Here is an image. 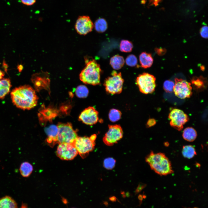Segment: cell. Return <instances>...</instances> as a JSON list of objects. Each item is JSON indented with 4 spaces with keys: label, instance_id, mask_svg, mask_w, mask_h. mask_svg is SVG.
Instances as JSON below:
<instances>
[{
    "label": "cell",
    "instance_id": "1",
    "mask_svg": "<svg viewBox=\"0 0 208 208\" xmlns=\"http://www.w3.org/2000/svg\"><path fill=\"white\" fill-rule=\"evenodd\" d=\"M10 96L13 104L23 110H30L34 107L38 99L35 90L30 86L27 85L14 88Z\"/></svg>",
    "mask_w": 208,
    "mask_h": 208
},
{
    "label": "cell",
    "instance_id": "2",
    "mask_svg": "<svg viewBox=\"0 0 208 208\" xmlns=\"http://www.w3.org/2000/svg\"><path fill=\"white\" fill-rule=\"evenodd\" d=\"M145 160L151 169L160 175H166L173 172L170 161L164 153H155L151 151L146 157Z\"/></svg>",
    "mask_w": 208,
    "mask_h": 208
},
{
    "label": "cell",
    "instance_id": "3",
    "mask_svg": "<svg viewBox=\"0 0 208 208\" xmlns=\"http://www.w3.org/2000/svg\"><path fill=\"white\" fill-rule=\"evenodd\" d=\"M86 66L79 74L81 81L86 84L94 86L100 83L101 71L100 65L93 59L85 58Z\"/></svg>",
    "mask_w": 208,
    "mask_h": 208
},
{
    "label": "cell",
    "instance_id": "4",
    "mask_svg": "<svg viewBox=\"0 0 208 208\" xmlns=\"http://www.w3.org/2000/svg\"><path fill=\"white\" fill-rule=\"evenodd\" d=\"M96 138V135L94 134L90 137H78L76 139L73 144L82 158L86 157L93 150Z\"/></svg>",
    "mask_w": 208,
    "mask_h": 208
},
{
    "label": "cell",
    "instance_id": "5",
    "mask_svg": "<svg viewBox=\"0 0 208 208\" xmlns=\"http://www.w3.org/2000/svg\"><path fill=\"white\" fill-rule=\"evenodd\" d=\"M57 125L58 129V143L73 144L78 136L76 130L73 129L71 123L58 122Z\"/></svg>",
    "mask_w": 208,
    "mask_h": 208
},
{
    "label": "cell",
    "instance_id": "6",
    "mask_svg": "<svg viewBox=\"0 0 208 208\" xmlns=\"http://www.w3.org/2000/svg\"><path fill=\"white\" fill-rule=\"evenodd\" d=\"M111 75L104 81V86L105 90L107 92L112 94H120L122 92L124 82L121 73H118L113 70L111 73Z\"/></svg>",
    "mask_w": 208,
    "mask_h": 208
},
{
    "label": "cell",
    "instance_id": "7",
    "mask_svg": "<svg viewBox=\"0 0 208 208\" xmlns=\"http://www.w3.org/2000/svg\"><path fill=\"white\" fill-rule=\"evenodd\" d=\"M156 78L147 73H143L138 75L136 79V84L142 93L148 94L153 92L156 86Z\"/></svg>",
    "mask_w": 208,
    "mask_h": 208
},
{
    "label": "cell",
    "instance_id": "8",
    "mask_svg": "<svg viewBox=\"0 0 208 208\" xmlns=\"http://www.w3.org/2000/svg\"><path fill=\"white\" fill-rule=\"evenodd\" d=\"M168 118L171 126L178 131L181 130L183 125L189 120L188 116L182 110L174 109L170 112Z\"/></svg>",
    "mask_w": 208,
    "mask_h": 208
},
{
    "label": "cell",
    "instance_id": "9",
    "mask_svg": "<svg viewBox=\"0 0 208 208\" xmlns=\"http://www.w3.org/2000/svg\"><path fill=\"white\" fill-rule=\"evenodd\" d=\"M123 133L119 125H109L108 130L103 138V141L107 146H112L122 138Z\"/></svg>",
    "mask_w": 208,
    "mask_h": 208
},
{
    "label": "cell",
    "instance_id": "10",
    "mask_svg": "<svg viewBox=\"0 0 208 208\" xmlns=\"http://www.w3.org/2000/svg\"><path fill=\"white\" fill-rule=\"evenodd\" d=\"M174 81L173 91L175 95L182 99L190 98L192 94L191 83L181 79L176 78Z\"/></svg>",
    "mask_w": 208,
    "mask_h": 208
},
{
    "label": "cell",
    "instance_id": "11",
    "mask_svg": "<svg viewBox=\"0 0 208 208\" xmlns=\"http://www.w3.org/2000/svg\"><path fill=\"white\" fill-rule=\"evenodd\" d=\"M56 154L57 156L62 160H70L73 159L78 153L73 144L62 143L59 144Z\"/></svg>",
    "mask_w": 208,
    "mask_h": 208
},
{
    "label": "cell",
    "instance_id": "12",
    "mask_svg": "<svg viewBox=\"0 0 208 208\" xmlns=\"http://www.w3.org/2000/svg\"><path fill=\"white\" fill-rule=\"evenodd\" d=\"M94 24L89 16H81L78 17L75 25L77 32L80 35H85L92 31Z\"/></svg>",
    "mask_w": 208,
    "mask_h": 208
},
{
    "label": "cell",
    "instance_id": "13",
    "mask_svg": "<svg viewBox=\"0 0 208 208\" xmlns=\"http://www.w3.org/2000/svg\"><path fill=\"white\" fill-rule=\"evenodd\" d=\"M98 114V112L94 107H89L81 113L79 120L86 125H93L99 120Z\"/></svg>",
    "mask_w": 208,
    "mask_h": 208
},
{
    "label": "cell",
    "instance_id": "14",
    "mask_svg": "<svg viewBox=\"0 0 208 208\" xmlns=\"http://www.w3.org/2000/svg\"><path fill=\"white\" fill-rule=\"evenodd\" d=\"M44 130L47 136V142L49 146L53 147L56 143H58V129L57 125H51L45 127Z\"/></svg>",
    "mask_w": 208,
    "mask_h": 208
},
{
    "label": "cell",
    "instance_id": "15",
    "mask_svg": "<svg viewBox=\"0 0 208 208\" xmlns=\"http://www.w3.org/2000/svg\"><path fill=\"white\" fill-rule=\"evenodd\" d=\"M31 80L36 89L38 90L40 86L49 83L50 80L48 73L42 72L34 74L32 76Z\"/></svg>",
    "mask_w": 208,
    "mask_h": 208
},
{
    "label": "cell",
    "instance_id": "16",
    "mask_svg": "<svg viewBox=\"0 0 208 208\" xmlns=\"http://www.w3.org/2000/svg\"><path fill=\"white\" fill-rule=\"evenodd\" d=\"M10 80L8 78L0 80V99H4L10 92L11 87Z\"/></svg>",
    "mask_w": 208,
    "mask_h": 208
},
{
    "label": "cell",
    "instance_id": "17",
    "mask_svg": "<svg viewBox=\"0 0 208 208\" xmlns=\"http://www.w3.org/2000/svg\"><path fill=\"white\" fill-rule=\"evenodd\" d=\"M139 57L140 63L143 68H148L152 65L153 60L151 54L143 52L140 55Z\"/></svg>",
    "mask_w": 208,
    "mask_h": 208
},
{
    "label": "cell",
    "instance_id": "18",
    "mask_svg": "<svg viewBox=\"0 0 208 208\" xmlns=\"http://www.w3.org/2000/svg\"><path fill=\"white\" fill-rule=\"evenodd\" d=\"M0 208H18L17 204L11 197L6 196L0 198Z\"/></svg>",
    "mask_w": 208,
    "mask_h": 208
},
{
    "label": "cell",
    "instance_id": "19",
    "mask_svg": "<svg viewBox=\"0 0 208 208\" xmlns=\"http://www.w3.org/2000/svg\"><path fill=\"white\" fill-rule=\"evenodd\" d=\"M125 60L122 56L118 55L112 57L110 60V64L112 68L115 70L121 69L124 66Z\"/></svg>",
    "mask_w": 208,
    "mask_h": 208
},
{
    "label": "cell",
    "instance_id": "20",
    "mask_svg": "<svg viewBox=\"0 0 208 208\" xmlns=\"http://www.w3.org/2000/svg\"><path fill=\"white\" fill-rule=\"evenodd\" d=\"M182 136L185 140L192 142L196 138L197 133L196 130L192 127H187L183 131Z\"/></svg>",
    "mask_w": 208,
    "mask_h": 208
},
{
    "label": "cell",
    "instance_id": "21",
    "mask_svg": "<svg viewBox=\"0 0 208 208\" xmlns=\"http://www.w3.org/2000/svg\"><path fill=\"white\" fill-rule=\"evenodd\" d=\"M19 171L22 176L24 177H27L32 173L33 171V167L29 163L25 161L21 164Z\"/></svg>",
    "mask_w": 208,
    "mask_h": 208
},
{
    "label": "cell",
    "instance_id": "22",
    "mask_svg": "<svg viewBox=\"0 0 208 208\" xmlns=\"http://www.w3.org/2000/svg\"><path fill=\"white\" fill-rule=\"evenodd\" d=\"M182 153L184 157L189 159L192 158L196 155L195 148L191 145L183 146Z\"/></svg>",
    "mask_w": 208,
    "mask_h": 208
},
{
    "label": "cell",
    "instance_id": "23",
    "mask_svg": "<svg viewBox=\"0 0 208 208\" xmlns=\"http://www.w3.org/2000/svg\"><path fill=\"white\" fill-rule=\"evenodd\" d=\"M94 27L95 30L99 33L105 32L107 28L106 21L103 18H99L95 22Z\"/></svg>",
    "mask_w": 208,
    "mask_h": 208
},
{
    "label": "cell",
    "instance_id": "24",
    "mask_svg": "<svg viewBox=\"0 0 208 208\" xmlns=\"http://www.w3.org/2000/svg\"><path fill=\"white\" fill-rule=\"evenodd\" d=\"M76 96L79 98L86 97L88 94L89 90L84 85H80L78 86L75 90Z\"/></svg>",
    "mask_w": 208,
    "mask_h": 208
},
{
    "label": "cell",
    "instance_id": "25",
    "mask_svg": "<svg viewBox=\"0 0 208 208\" xmlns=\"http://www.w3.org/2000/svg\"><path fill=\"white\" fill-rule=\"evenodd\" d=\"M133 46L132 42L128 40H122L120 42V49L121 51L125 52H131Z\"/></svg>",
    "mask_w": 208,
    "mask_h": 208
},
{
    "label": "cell",
    "instance_id": "26",
    "mask_svg": "<svg viewBox=\"0 0 208 208\" xmlns=\"http://www.w3.org/2000/svg\"><path fill=\"white\" fill-rule=\"evenodd\" d=\"M121 112L117 109H112L110 110L109 113V118L112 122H115L119 120L121 116Z\"/></svg>",
    "mask_w": 208,
    "mask_h": 208
},
{
    "label": "cell",
    "instance_id": "27",
    "mask_svg": "<svg viewBox=\"0 0 208 208\" xmlns=\"http://www.w3.org/2000/svg\"><path fill=\"white\" fill-rule=\"evenodd\" d=\"M193 86L197 89H202L205 87V83L201 77H194L192 80Z\"/></svg>",
    "mask_w": 208,
    "mask_h": 208
},
{
    "label": "cell",
    "instance_id": "28",
    "mask_svg": "<svg viewBox=\"0 0 208 208\" xmlns=\"http://www.w3.org/2000/svg\"><path fill=\"white\" fill-rule=\"evenodd\" d=\"M116 160L112 157H108L105 159L103 161V166L108 170L112 169L115 166Z\"/></svg>",
    "mask_w": 208,
    "mask_h": 208
},
{
    "label": "cell",
    "instance_id": "29",
    "mask_svg": "<svg viewBox=\"0 0 208 208\" xmlns=\"http://www.w3.org/2000/svg\"><path fill=\"white\" fill-rule=\"evenodd\" d=\"M126 64L129 66L133 67L137 64L138 60L136 57L134 55L131 54L127 56L125 60Z\"/></svg>",
    "mask_w": 208,
    "mask_h": 208
},
{
    "label": "cell",
    "instance_id": "30",
    "mask_svg": "<svg viewBox=\"0 0 208 208\" xmlns=\"http://www.w3.org/2000/svg\"><path fill=\"white\" fill-rule=\"evenodd\" d=\"M174 83L170 80L165 81L163 84V88L167 92L171 93L173 91Z\"/></svg>",
    "mask_w": 208,
    "mask_h": 208
},
{
    "label": "cell",
    "instance_id": "31",
    "mask_svg": "<svg viewBox=\"0 0 208 208\" xmlns=\"http://www.w3.org/2000/svg\"><path fill=\"white\" fill-rule=\"evenodd\" d=\"M208 27L206 25L202 27L200 31L201 36L205 39L208 38Z\"/></svg>",
    "mask_w": 208,
    "mask_h": 208
},
{
    "label": "cell",
    "instance_id": "32",
    "mask_svg": "<svg viewBox=\"0 0 208 208\" xmlns=\"http://www.w3.org/2000/svg\"><path fill=\"white\" fill-rule=\"evenodd\" d=\"M21 3L25 5L31 6L34 4L36 0H20Z\"/></svg>",
    "mask_w": 208,
    "mask_h": 208
},
{
    "label": "cell",
    "instance_id": "33",
    "mask_svg": "<svg viewBox=\"0 0 208 208\" xmlns=\"http://www.w3.org/2000/svg\"><path fill=\"white\" fill-rule=\"evenodd\" d=\"M156 120L154 118H150L147 121L146 126L149 127L154 125L156 123Z\"/></svg>",
    "mask_w": 208,
    "mask_h": 208
},
{
    "label": "cell",
    "instance_id": "34",
    "mask_svg": "<svg viewBox=\"0 0 208 208\" xmlns=\"http://www.w3.org/2000/svg\"><path fill=\"white\" fill-rule=\"evenodd\" d=\"M155 51L159 55H164L166 52V50L164 49L157 48Z\"/></svg>",
    "mask_w": 208,
    "mask_h": 208
},
{
    "label": "cell",
    "instance_id": "35",
    "mask_svg": "<svg viewBox=\"0 0 208 208\" xmlns=\"http://www.w3.org/2000/svg\"><path fill=\"white\" fill-rule=\"evenodd\" d=\"M146 186L145 184L143 183H140L138 186L137 189H136V192H139L141 191Z\"/></svg>",
    "mask_w": 208,
    "mask_h": 208
},
{
    "label": "cell",
    "instance_id": "36",
    "mask_svg": "<svg viewBox=\"0 0 208 208\" xmlns=\"http://www.w3.org/2000/svg\"><path fill=\"white\" fill-rule=\"evenodd\" d=\"M3 66L5 72L7 71L8 65L5 61H3Z\"/></svg>",
    "mask_w": 208,
    "mask_h": 208
},
{
    "label": "cell",
    "instance_id": "37",
    "mask_svg": "<svg viewBox=\"0 0 208 208\" xmlns=\"http://www.w3.org/2000/svg\"><path fill=\"white\" fill-rule=\"evenodd\" d=\"M4 76V72L0 69V80L3 78Z\"/></svg>",
    "mask_w": 208,
    "mask_h": 208
},
{
    "label": "cell",
    "instance_id": "38",
    "mask_svg": "<svg viewBox=\"0 0 208 208\" xmlns=\"http://www.w3.org/2000/svg\"><path fill=\"white\" fill-rule=\"evenodd\" d=\"M17 68L19 71V72H21L23 69V66L21 64L18 65L17 67Z\"/></svg>",
    "mask_w": 208,
    "mask_h": 208
},
{
    "label": "cell",
    "instance_id": "39",
    "mask_svg": "<svg viewBox=\"0 0 208 208\" xmlns=\"http://www.w3.org/2000/svg\"><path fill=\"white\" fill-rule=\"evenodd\" d=\"M27 208V205H26V204H22L21 207V208Z\"/></svg>",
    "mask_w": 208,
    "mask_h": 208
},
{
    "label": "cell",
    "instance_id": "40",
    "mask_svg": "<svg viewBox=\"0 0 208 208\" xmlns=\"http://www.w3.org/2000/svg\"><path fill=\"white\" fill-rule=\"evenodd\" d=\"M164 145L165 146H168L169 145V143L167 142H166L164 143Z\"/></svg>",
    "mask_w": 208,
    "mask_h": 208
},
{
    "label": "cell",
    "instance_id": "41",
    "mask_svg": "<svg viewBox=\"0 0 208 208\" xmlns=\"http://www.w3.org/2000/svg\"><path fill=\"white\" fill-rule=\"evenodd\" d=\"M194 208H198L196 207H194Z\"/></svg>",
    "mask_w": 208,
    "mask_h": 208
},
{
    "label": "cell",
    "instance_id": "42",
    "mask_svg": "<svg viewBox=\"0 0 208 208\" xmlns=\"http://www.w3.org/2000/svg\"></svg>",
    "mask_w": 208,
    "mask_h": 208
}]
</instances>
